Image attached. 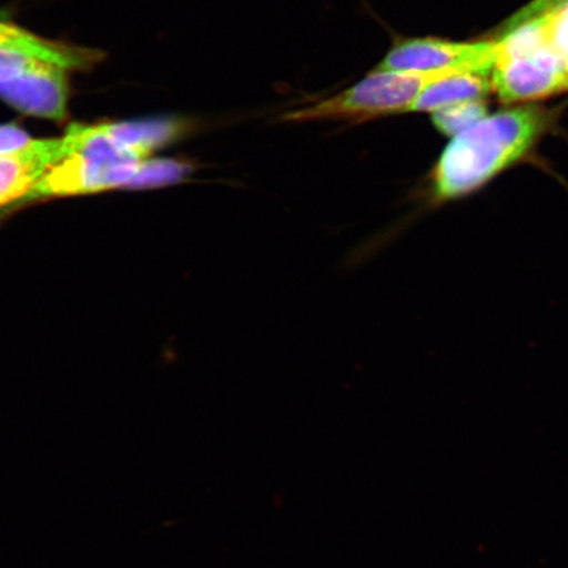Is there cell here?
I'll list each match as a JSON object with an SVG mask.
<instances>
[{
  "label": "cell",
  "instance_id": "obj_14",
  "mask_svg": "<svg viewBox=\"0 0 568 568\" xmlns=\"http://www.w3.org/2000/svg\"><path fill=\"white\" fill-rule=\"evenodd\" d=\"M554 10H560V11H564V12L568 13V0H567V2L560 4L559 7H557V9H554Z\"/></svg>",
  "mask_w": 568,
  "mask_h": 568
},
{
  "label": "cell",
  "instance_id": "obj_12",
  "mask_svg": "<svg viewBox=\"0 0 568 568\" xmlns=\"http://www.w3.org/2000/svg\"><path fill=\"white\" fill-rule=\"evenodd\" d=\"M541 17L548 30V45L568 62V13L554 10Z\"/></svg>",
  "mask_w": 568,
  "mask_h": 568
},
{
  "label": "cell",
  "instance_id": "obj_8",
  "mask_svg": "<svg viewBox=\"0 0 568 568\" xmlns=\"http://www.w3.org/2000/svg\"><path fill=\"white\" fill-rule=\"evenodd\" d=\"M493 90L487 75L465 73L445 77L424 89L408 112H436L446 106L470 101H483Z\"/></svg>",
  "mask_w": 568,
  "mask_h": 568
},
{
  "label": "cell",
  "instance_id": "obj_1",
  "mask_svg": "<svg viewBox=\"0 0 568 568\" xmlns=\"http://www.w3.org/2000/svg\"><path fill=\"white\" fill-rule=\"evenodd\" d=\"M549 128L537 106H518L487 116L468 128L439 155L426 189L432 210L478 194L489 183L528 160Z\"/></svg>",
  "mask_w": 568,
  "mask_h": 568
},
{
  "label": "cell",
  "instance_id": "obj_6",
  "mask_svg": "<svg viewBox=\"0 0 568 568\" xmlns=\"http://www.w3.org/2000/svg\"><path fill=\"white\" fill-rule=\"evenodd\" d=\"M68 69L41 62L12 80L0 82V98L28 115L61 120L67 113Z\"/></svg>",
  "mask_w": 568,
  "mask_h": 568
},
{
  "label": "cell",
  "instance_id": "obj_9",
  "mask_svg": "<svg viewBox=\"0 0 568 568\" xmlns=\"http://www.w3.org/2000/svg\"><path fill=\"white\" fill-rule=\"evenodd\" d=\"M0 47L21 49L65 69L84 68L95 54L84 49L39 38L21 28L0 21Z\"/></svg>",
  "mask_w": 568,
  "mask_h": 568
},
{
  "label": "cell",
  "instance_id": "obj_4",
  "mask_svg": "<svg viewBox=\"0 0 568 568\" xmlns=\"http://www.w3.org/2000/svg\"><path fill=\"white\" fill-rule=\"evenodd\" d=\"M496 42H452L415 39L390 49L379 71H430L460 69L480 75L493 73Z\"/></svg>",
  "mask_w": 568,
  "mask_h": 568
},
{
  "label": "cell",
  "instance_id": "obj_5",
  "mask_svg": "<svg viewBox=\"0 0 568 568\" xmlns=\"http://www.w3.org/2000/svg\"><path fill=\"white\" fill-rule=\"evenodd\" d=\"M493 89L504 103L529 101L568 90V62L550 47L496 61Z\"/></svg>",
  "mask_w": 568,
  "mask_h": 568
},
{
  "label": "cell",
  "instance_id": "obj_13",
  "mask_svg": "<svg viewBox=\"0 0 568 568\" xmlns=\"http://www.w3.org/2000/svg\"><path fill=\"white\" fill-rule=\"evenodd\" d=\"M32 140L18 126L2 125L0 126V154L17 151V149L30 144Z\"/></svg>",
  "mask_w": 568,
  "mask_h": 568
},
{
  "label": "cell",
  "instance_id": "obj_7",
  "mask_svg": "<svg viewBox=\"0 0 568 568\" xmlns=\"http://www.w3.org/2000/svg\"><path fill=\"white\" fill-rule=\"evenodd\" d=\"M63 139L32 140L30 144L0 154V209L24 201L36 184L65 155Z\"/></svg>",
  "mask_w": 568,
  "mask_h": 568
},
{
  "label": "cell",
  "instance_id": "obj_10",
  "mask_svg": "<svg viewBox=\"0 0 568 568\" xmlns=\"http://www.w3.org/2000/svg\"><path fill=\"white\" fill-rule=\"evenodd\" d=\"M487 118L483 101L464 102L432 113V122L447 138H456Z\"/></svg>",
  "mask_w": 568,
  "mask_h": 568
},
{
  "label": "cell",
  "instance_id": "obj_2",
  "mask_svg": "<svg viewBox=\"0 0 568 568\" xmlns=\"http://www.w3.org/2000/svg\"><path fill=\"white\" fill-rule=\"evenodd\" d=\"M62 139L65 155L48 170L23 202L123 187L136 180L154 152L124 141L112 124L71 125Z\"/></svg>",
  "mask_w": 568,
  "mask_h": 568
},
{
  "label": "cell",
  "instance_id": "obj_3",
  "mask_svg": "<svg viewBox=\"0 0 568 568\" xmlns=\"http://www.w3.org/2000/svg\"><path fill=\"white\" fill-rule=\"evenodd\" d=\"M460 69L430 71H376L353 88L325 101L291 111L283 115L286 122L315 120H367L390 113L408 112L417 97L429 84L445 77L465 74Z\"/></svg>",
  "mask_w": 568,
  "mask_h": 568
},
{
  "label": "cell",
  "instance_id": "obj_11",
  "mask_svg": "<svg viewBox=\"0 0 568 568\" xmlns=\"http://www.w3.org/2000/svg\"><path fill=\"white\" fill-rule=\"evenodd\" d=\"M44 61L47 60L21 49L0 47V82L12 80Z\"/></svg>",
  "mask_w": 568,
  "mask_h": 568
}]
</instances>
